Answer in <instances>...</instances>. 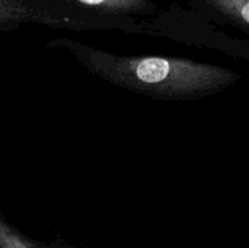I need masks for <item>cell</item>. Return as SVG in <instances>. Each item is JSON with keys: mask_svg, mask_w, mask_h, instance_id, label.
<instances>
[{"mask_svg": "<svg viewBox=\"0 0 249 248\" xmlns=\"http://www.w3.org/2000/svg\"><path fill=\"white\" fill-rule=\"evenodd\" d=\"M66 48L91 74L135 94L167 101H190L215 95L240 75L211 63L173 56L117 55L72 39L48 44Z\"/></svg>", "mask_w": 249, "mask_h": 248, "instance_id": "6da1fadb", "label": "cell"}, {"mask_svg": "<svg viewBox=\"0 0 249 248\" xmlns=\"http://www.w3.org/2000/svg\"><path fill=\"white\" fill-rule=\"evenodd\" d=\"M27 23L72 31L128 27L122 21L96 16L58 0H0V32Z\"/></svg>", "mask_w": 249, "mask_h": 248, "instance_id": "7a4b0ae2", "label": "cell"}, {"mask_svg": "<svg viewBox=\"0 0 249 248\" xmlns=\"http://www.w3.org/2000/svg\"><path fill=\"white\" fill-rule=\"evenodd\" d=\"M70 5L105 18L153 15L156 5L151 0H66Z\"/></svg>", "mask_w": 249, "mask_h": 248, "instance_id": "3957f363", "label": "cell"}, {"mask_svg": "<svg viewBox=\"0 0 249 248\" xmlns=\"http://www.w3.org/2000/svg\"><path fill=\"white\" fill-rule=\"evenodd\" d=\"M223 15L231 23L248 32L249 29V0H202Z\"/></svg>", "mask_w": 249, "mask_h": 248, "instance_id": "277c9868", "label": "cell"}, {"mask_svg": "<svg viewBox=\"0 0 249 248\" xmlns=\"http://www.w3.org/2000/svg\"><path fill=\"white\" fill-rule=\"evenodd\" d=\"M0 248H40L15 228L0 212Z\"/></svg>", "mask_w": 249, "mask_h": 248, "instance_id": "5b68a950", "label": "cell"}]
</instances>
